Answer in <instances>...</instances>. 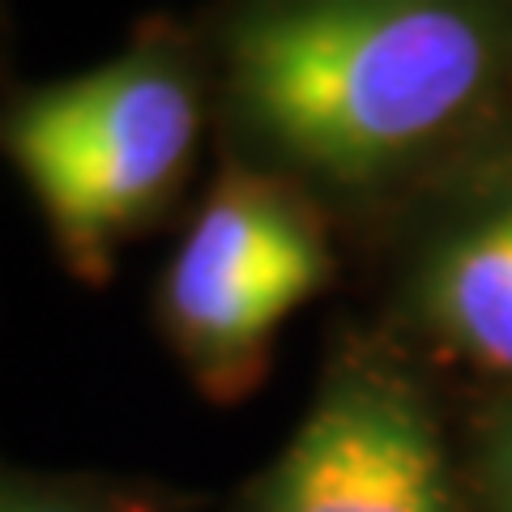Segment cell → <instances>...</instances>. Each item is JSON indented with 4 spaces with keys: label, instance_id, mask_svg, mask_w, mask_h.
I'll return each instance as SVG.
<instances>
[{
    "label": "cell",
    "instance_id": "1",
    "mask_svg": "<svg viewBox=\"0 0 512 512\" xmlns=\"http://www.w3.org/2000/svg\"><path fill=\"white\" fill-rule=\"evenodd\" d=\"M512 60L508 0H252L231 103L282 163L367 188L474 120Z\"/></svg>",
    "mask_w": 512,
    "mask_h": 512
},
{
    "label": "cell",
    "instance_id": "2",
    "mask_svg": "<svg viewBox=\"0 0 512 512\" xmlns=\"http://www.w3.org/2000/svg\"><path fill=\"white\" fill-rule=\"evenodd\" d=\"M201 137V86L163 43L43 86L5 120V150L56 248L103 278L128 235L175 197Z\"/></svg>",
    "mask_w": 512,
    "mask_h": 512
},
{
    "label": "cell",
    "instance_id": "3",
    "mask_svg": "<svg viewBox=\"0 0 512 512\" xmlns=\"http://www.w3.org/2000/svg\"><path fill=\"white\" fill-rule=\"evenodd\" d=\"M320 218L274 175L235 167L180 239L158 312L188 376L214 402L256 389L282 325L329 282Z\"/></svg>",
    "mask_w": 512,
    "mask_h": 512
},
{
    "label": "cell",
    "instance_id": "7",
    "mask_svg": "<svg viewBox=\"0 0 512 512\" xmlns=\"http://www.w3.org/2000/svg\"><path fill=\"white\" fill-rule=\"evenodd\" d=\"M0 512H137V508L116 500V495H99L86 487L0 478Z\"/></svg>",
    "mask_w": 512,
    "mask_h": 512
},
{
    "label": "cell",
    "instance_id": "4",
    "mask_svg": "<svg viewBox=\"0 0 512 512\" xmlns=\"http://www.w3.org/2000/svg\"><path fill=\"white\" fill-rule=\"evenodd\" d=\"M244 512H466V500L423 393L355 363L320 389Z\"/></svg>",
    "mask_w": 512,
    "mask_h": 512
},
{
    "label": "cell",
    "instance_id": "5",
    "mask_svg": "<svg viewBox=\"0 0 512 512\" xmlns=\"http://www.w3.org/2000/svg\"><path fill=\"white\" fill-rule=\"evenodd\" d=\"M414 308L444 346L512 380V184L474 201L427 244Z\"/></svg>",
    "mask_w": 512,
    "mask_h": 512
},
{
    "label": "cell",
    "instance_id": "6",
    "mask_svg": "<svg viewBox=\"0 0 512 512\" xmlns=\"http://www.w3.org/2000/svg\"><path fill=\"white\" fill-rule=\"evenodd\" d=\"M474 491L483 512H512V397L495 406L478 427Z\"/></svg>",
    "mask_w": 512,
    "mask_h": 512
}]
</instances>
